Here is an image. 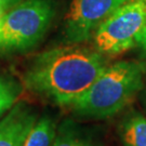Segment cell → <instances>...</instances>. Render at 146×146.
Masks as SVG:
<instances>
[{"label": "cell", "mask_w": 146, "mask_h": 146, "mask_svg": "<svg viewBox=\"0 0 146 146\" xmlns=\"http://www.w3.org/2000/svg\"><path fill=\"white\" fill-rule=\"evenodd\" d=\"M107 65L106 56L94 48H55L35 58L24 75V84L44 101L70 107Z\"/></svg>", "instance_id": "1"}, {"label": "cell", "mask_w": 146, "mask_h": 146, "mask_svg": "<svg viewBox=\"0 0 146 146\" xmlns=\"http://www.w3.org/2000/svg\"><path fill=\"white\" fill-rule=\"evenodd\" d=\"M55 16L53 0H23L5 11L0 27V51L23 52L42 40Z\"/></svg>", "instance_id": "3"}, {"label": "cell", "mask_w": 146, "mask_h": 146, "mask_svg": "<svg viewBox=\"0 0 146 146\" xmlns=\"http://www.w3.org/2000/svg\"><path fill=\"white\" fill-rule=\"evenodd\" d=\"M143 103H144V106L146 108V82L144 84V91H143Z\"/></svg>", "instance_id": "14"}, {"label": "cell", "mask_w": 146, "mask_h": 146, "mask_svg": "<svg viewBox=\"0 0 146 146\" xmlns=\"http://www.w3.org/2000/svg\"><path fill=\"white\" fill-rule=\"evenodd\" d=\"M144 66L133 61H119L107 65L91 87L70 108L87 118H108L130 103L142 87Z\"/></svg>", "instance_id": "2"}, {"label": "cell", "mask_w": 146, "mask_h": 146, "mask_svg": "<svg viewBox=\"0 0 146 146\" xmlns=\"http://www.w3.org/2000/svg\"><path fill=\"white\" fill-rule=\"evenodd\" d=\"M21 1H23V0H0V5L3 8V10L7 11L10 8H12L13 5L20 3Z\"/></svg>", "instance_id": "12"}, {"label": "cell", "mask_w": 146, "mask_h": 146, "mask_svg": "<svg viewBox=\"0 0 146 146\" xmlns=\"http://www.w3.org/2000/svg\"><path fill=\"white\" fill-rule=\"evenodd\" d=\"M129 0H72L64 20V35L69 42L91 39L95 31Z\"/></svg>", "instance_id": "5"}, {"label": "cell", "mask_w": 146, "mask_h": 146, "mask_svg": "<svg viewBox=\"0 0 146 146\" xmlns=\"http://www.w3.org/2000/svg\"><path fill=\"white\" fill-rule=\"evenodd\" d=\"M37 118L31 107L17 103L0 120V146H23Z\"/></svg>", "instance_id": "6"}, {"label": "cell", "mask_w": 146, "mask_h": 146, "mask_svg": "<svg viewBox=\"0 0 146 146\" xmlns=\"http://www.w3.org/2000/svg\"><path fill=\"white\" fill-rule=\"evenodd\" d=\"M5 13V11L3 10V8L0 5V27H1V23H2V19H3Z\"/></svg>", "instance_id": "13"}, {"label": "cell", "mask_w": 146, "mask_h": 146, "mask_svg": "<svg viewBox=\"0 0 146 146\" xmlns=\"http://www.w3.org/2000/svg\"><path fill=\"white\" fill-rule=\"evenodd\" d=\"M52 146H98V144L75 123L67 121L58 128Z\"/></svg>", "instance_id": "9"}, {"label": "cell", "mask_w": 146, "mask_h": 146, "mask_svg": "<svg viewBox=\"0 0 146 146\" xmlns=\"http://www.w3.org/2000/svg\"><path fill=\"white\" fill-rule=\"evenodd\" d=\"M146 24V0H129L95 31L93 48L105 56H115L137 47Z\"/></svg>", "instance_id": "4"}, {"label": "cell", "mask_w": 146, "mask_h": 146, "mask_svg": "<svg viewBox=\"0 0 146 146\" xmlns=\"http://www.w3.org/2000/svg\"><path fill=\"white\" fill-rule=\"evenodd\" d=\"M23 88L14 78L0 74V118L19 102Z\"/></svg>", "instance_id": "10"}, {"label": "cell", "mask_w": 146, "mask_h": 146, "mask_svg": "<svg viewBox=\"0 0 146 146\" xmlns=\"http://www.w3.org/2000/svg\"><path fill=\"white\" fill-rule=\"evenodd\" d=\"M122 146H146V117L139 113H130L118 127Z\"/></svg>", "instance_id": "7"}, {"label": "cell", "mask_w": 146, "mask_h": 146, "mask_svg": "<svg viewBox=\"0 0 146 146\" xmlns=\"http://www.w3.org/2000/svg\"><path fill=\"white\" fill-rule=\"evenodd\" d=\"M56 131L55 120L49 115L41 116L27 133L23 146H52Z\"/></svg>", "instance_id": "8"}, {"label": "cell", "mask_w": 146, "mask_h": 146, "mask_svg": "<svg viewBox=\"0 0 146 146\" xmlns=\"http://www.w3.org/2000/svg\"><path fill=\"white\" fill-rule=\"evenodd\" d=\"M137 47L141 48V50L143 51L144 55L146 56V24L143 31L141 33V36L139 38V43H137Z\"/></svg>", "instance_id": "11"}]
</instances>
